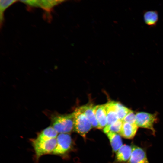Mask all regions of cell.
I'll list each match as a JSON object with an SVG mask.
<instances>
[{"instance_id": "12", "label": "cell", "mask_w": 163, "mask_h": 163, "mask_svg": "<svg viewBox=\"0 0 163 163\" xmlns=\"http://www.w3.org/2000/svg\"><path fill=\"white\" fill-rule=\"evenodd\" d=\"M94 107L92 104H87L79 108L86 116L91 123L92 126L98 128V123L94 110Z\"/></svg>"}, {"instance_id": "10", "label": "cell", "mask_w": 163, "mask_h": 163, "mask_svg": "<svg viewBox=\"0 0 163 163\" xmlns=\"http://www.w3.org/2000/svg\"><path fill=\"white\" fill-rule=\"evenodd\" d=\"M138 128L136 123H130L123 122L120 134L126 139H133L136 133Z\"/></svg>"}, {"instance_id": "2", "label": "cell", "mask_w": 163, "mask_h": 163, "mask_svg": "<svg viewBox=\"0 0 163 163\" xmlns=\"http://www.w3.org/2000/svg\"><path fill=\"white\" fill-rule=\"evenodd\" d=\"M74 130L83 138L91 129L92 126L85 115L79 109H77L73 113Z\"/></svg>"}, {"instance_id": "8", "label": "cell", "mask_w": 163, "mask_h": 163, "mask_svg": "<svg viewBox=\"0 0 163 163\" xmlns=\"http://www.w3.org/2000/svg\"><path fill=\"white\" fill-rule=\"evenodd\" d=\"M94 110L98 123V128L101 129L104 128L107 123L106 104L95 106Z\"/></svg>"}, {"instance_id": "9", "label": "cell", "mask_w": 163, "mask_h": 163, "mask_svg": "<svg viewBox=\"0 0 163 163\" xmlns=\"http://www.w3.org/2000/svg\"><path fill=\"white\" fill-rule=\"evenodd\" d=\"M131 146L124 145H122L117 152L116 160L119 163H128L132 152Z\"/></svg>"}, {"instance_id": "16", "label": "cell", "mask_w": 163, "mask_h": 163, "mask_svg": "<svg viewBox=\"0 0 163 163\" xmlns=\"http://www.w3.org/2000/svg\"><path fill=\"white\" fill-rule=\"evenodd\" d=\"M113 104L119 119L123 121L130 110L118 102L113 101Z\"/></svg>"}, {"instance_id": "3", "label": "cell", "mask_w": 163, "mask_h": 163, "mask_svg": "<svg viewBox=\"0 0 163 163\" xmlns=\"http://www.w3.org/2000/svg\"><path fill=\"white\" fill-rule=\"evenodd\" d=\"M32 143L38 159L43 155L53 153L56 145L57 140L56 138L44 141L34 139Z\"/></svg>"}, {"instance_id": "5", "label": "cell", "mask_w": 163, "mask_h": 163, "mask_svg": "<svg viewBox=\"0 0 163 163\" xmlns=\"http://www.w3.org/2000/svg\"><path fill=\"white\" fill-rule=\"evenodd\" d=\"M56 139L57 145L52 154L60 155H65L71 147L72 140L70 136L68 133H59Z\"/></svg>"}, {"instance_id": "17", "label": "cell", "mask_w": 163, "mask_h": 163, "mask_svg": "<svg viewBox=\"0 0 163 163\" xmlns=\"http://www.w3.org/2000/svg\"><path fill=\"white\" fill-rule=\"evenodd\" d=\"M123 123V121L119 120L113 123L109 126H106L104 128V132L107 134L109 132L120 133Z\"/></svg>"}, {"instance_id": "4", "label": "cell", "mask_w": 163, "mask_h": 163, "mask_svg": "<svg viewBox=\"0 0 163 163\" xmlns=\"http://www.w3.org/2000/svg\"><path fill=\"white\" fill-rule=\"evenodd\" d=\"M136 124L138 127L150 130L153 133H155L154 125L157 120L156 115L145 112H139L136 114Z\"/></svg>"}, {"instance_id": "1", "label": "cell", "mask_w": 163, "mask_h": 163, "mask_svg": "<svg viewBox=\"0 0 163 163\" xmlns=\"http://www.w3.org/2000/svg\"><path fill=\"white\" fill-rule=\"evenodd\" d=\"M51 126L58 133H67L74 129L73 113L67 114L54 113L50 116Z\"/></svg>"}, {"instance_id": "18", "label": "cell", "mask_w": 163, "mask_h": 163, "mask_svg": "<svg viewBox=\"0 0 163 163\" xmlns=\"http://www.w3.org/2000/svg\"><path fill=\"white\" fill-rule=\"evenodd\" d=\"M16 0H1L0 1V21L1 23L3 20V14L5 10Z\"/></svg>"}, {"instance_id": "11", "label": "cell", "mask_w": 163, "mask_h": 163, "mask_svg": "<svg viewBox=\"0 0 163 163\" xmlns=\"http://www.w3.org/2000/svg\"><path fill=\"white\" fill-rule=\"evenodd\" d=\"M143 16L144 21L148 26L153 27L156 25L159 19V14L157 11H145L143 12Z\"/></svg>"}, {"instance_id": "14", "label": "cell", "mask_w": 163, "mask_h": 163, "mask_svg": "<svg viewBox=\"0 0 163 163\" xmlns=\"http://www.w3.org/2000/svg\"><path fill=\"white\" fill-rule=\"evenodd\" d=\"M105 104L107 121L106 126H109L115 123L119 119L114 109L113 101H110Z\"/></svg>"}, {"instance_id": "7", "label": "cell", "mask_w": 163, "mask_h": 163, "mask_svg": "<svg viewBox=\"0 0 163 163\" xmlns=\"http://www.w3.org/2000/svg\"><path fill=\"white\" fill-rule=\"evenodd\" d=\"M62 0H36L21 1L29 5L40 7L47 11H50L55 6L63 2Z\"/></svg>"}, {"instance_id": "6", "label": "cell", "mask_w": 163, "mask_h": 163, "mask_svg": "<svg viewBox=\"0 0 163 163\" xmlns=\"http://www.w3.org/2000/svg\"><path fill=\"white\" fill-rule=\"evenodd\" d=\"M132 152L128 163H149L145 151L134 145L131 146Z\"/></svg>"}, {"instance_id": "15", "label": "cell", "mask_w": 163, "mask_h": 163, "mask_svg": "<svg viewBox=\"0 0 163 163\" xmlns=\"http://www.w3.org/2000/svg\"><path fill=\"white\" fill-rule=\"evenodd\" d=\"M107 135L113 151L117 152L122 145V140L120 136L116 133L111 132H108Z\"/></svg>"}, {"instance_id": "19", "label": "cell", "mask_w": 163, "mask_h": 163, "mask_svg": "<svg viewBox=\"0 0 163 163\" xmlns=\"http://www.w3.org/2000/svg\"><path fill=\"white\" fill-rule=\"evenodd\" d=\"M136 114L130 110L123 120V122L130 123H136Z\"/></svg>"}, {"instance_id": "13", "label": "cell", "mask_w": 163, "mask_h": 163, "mask_svg": "<svg viewBox=\"0 0 163 163\" xmlns=\"http://www.w3.org/2000/svg\"><path fill=\"white\" fill-rule=\"evenodd\" d=\"M58 133L51 126L42 130L35 139L38 141H44L56 138Z\"/></svg>"}]
</instances>
